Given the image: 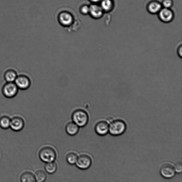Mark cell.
<instances>
[{
    "instance_id": "obj_1",
    "label": "cell",
    "mask_w": 182,
    "mask_h": 182,
    "mask_svg": "<svg viewBox=\"0 0 182 182\" xmlns=\"http://www.w3.org/2000/svg\"><path fill=\"white\" fill-rule=\"evenodd\" d=\"M39 159L45 163L56 161L57 153L53 147L47 146L40 149L38 153Z\"/></svg>"
},
{
    "instance_id": "obj_2",
    "label": "cell",
    "mask_w": 182,
    "mask_h": 182,
    "mask_svg": "<svg viewBox=\"0 0 182 182\" xmlns=\"http://www.w3.org/2000/svg\"><path fill=\"white\" fill-rule=\"evenodd\" d=\"M72 121L80 127H83L88 124L89 116L85 110L78 109L73 111L71 115Z\"/></svg>"
},
{
    "instance_id": "obj_3",
    "label": "cell",
    "mask_w": 182,
    "mask_h": 182,
    "mask_svg": "<svg viewBox=\"0 0 182 182\" xmlns=\"http://www.w3.org/2000/svg\"><path fill=\"white\" fill-rule=\"evenodd\" d=\"M93 159L91 156L87 153H82L78 155L75 165L79 169L85 170L91 168L93 164Z\"/></svg>"
},
{
    "instance_id": "obj_4",
    "label": "cell",
    "mask_w": 182,
    "mask_h": 182,
    "mask_svg": "<svg viewBox=\"0 0 182 182\" xmlns=\"http://www.w3.org/2000/svg\"><path fill=\"white\" fill-rule=\"evenodd\" d=\"M126 129V125L124 121L116 119L112 121L109 126L108 132L113 136H119L124 133Z\"/></svg>"
},
{
    "instance_id": "obj_5",
    "label": "cell",
    "mask_w": 182,
    "mask_h": 182,
    "mask_svg": "<svg viewBox=\"0 0 182 182\" xmlns=\"http://www.w3.org/2000/svg\"><path fill=\"white\" fill-rule=\"evenodd\" d=\"M59 23L64 27H69L74 23V17L69 11L63 10L60 12L58 16Z\"/></svg>"
},
{
    "instance_id": "obj_6",
    "label": "cell",
    "mask_w": 182,
    "mask_h": 182,
    "mask_svg": "<svg viewBox=\"0 0 182 182\" xmlns=\"http://www.w3.org/2000/svg\"><path fill=\"white\" fill-rule=\"evenodd\" d=\"M19 89L14 82H7L2 88V93L7 98H12L18 94Z\"/></svg>"
},
{
    "instance_id": "obj_7",
    "label": "cell",
    "mask_w": 182,
    "mask_h": 182,
    "mask_svg": "<svg viewBox=\"0 0 182 182\" xmlns=\"http://www.w3.org/2000/svg\"><path fill=\"white\" fill-rule=\"evenodd\" d=\"M160 173L162 176L167 179L173 178L176 174L174 166L172 163H166L161 165Z\"/></svg>"
},
{
    "instance_id": "obj_8",
    "label": "cell",
    "mask_w": 182,
    "mask_h": 182,
    "mask_svg": "<svg viewBox=\"0 0 182 182\" xmlns=\"http://www.w3.org/2000/svg\"><path fill=\"white\" fill-rule=\"evenodd\" d=\"M157 15L160 21L164 23H170L174 19V13L171 9L163 8Z\"/></svg>"
},
{
    "instance_id": "obj_9",
    "label": "cell",
    "mask_w": 182,
    "mask_h": 182,
    "mask_svg": "<svg viewBox=\"0 0 182 182\" xmlns=\"http://www.w3.org/2000/svg\"><path fill=\"white\" fill-rule=\"evenodd\" d=\"M14 83L18 89L21 90L29 89L31 85L30 79L28 76L25 75H18Z\"/></svg>"
},
{
    "instance_id": "obj_10",
    "label": "cell",
    "mask_w": 182,
    "mask_h": 182,
    "mask_svg": "<svg viewBox=\"0 0 182 182\" xmlns=\"http://www.w3.org/2000/svg\"><path fill=\"white\" fill-rule=\"evenodd\" d=\"M25 122L21 117L14 116L10 119V128L15 132H19L23 129Z\"/></svg>"
},
{
    "instance_id": "obj_11",
    "label": "cell",
    "mask_w": 182,
    "mask_h": 182,
    "mask_svg": "<svg viewBox=\"0 0 182 182\" xmlns=\"http://www.w3.org/2000/svg\"><path fill=\"white\" fill-rule=\"evenodd\" d=\"M95 131L97 135L104 136L108 133L109 130V125L105 121H100L95 125Z\"/></svg>"
},
{
    "instance_id": "obj_12",
    "label": "cell",
    "mask_w": 182,
    "mask_h": 182,
    "mask_svg": "<svg viewBox=\"0 0 182 182\" xmlns=\"http://www.w3.org/2000/svg\"><path fill=\"white\" fill-rule=\"evenodd\" d=\"M89 7V14L93 19H100L103 16L105 13L101 6L93 4Z\"/></svg>"
},
{
    "instance_id": "obj_13",
    "label": "cell",
    "mask_w": 182,
    "mask_h": 182,
    "mask_svg": "<svg viewBox=\"0 0 182 182\" xmlns=\"http://www.w3.org/2000/svg\"><path fill=\"white\" fill-rule=\"evenodd\" d=\"M162 8L161 4L156 1L151 2L147 7L148 12L153 15L158 14Z\"/></svg>"
},
{
    "instance_id": "obj_14",
    "label": "cell",
    "mask_w": 182,
    "mask_h": 182,
    "mask_svg": "<svg viewBox=\"0 0 182 182\" xmlns=\"http://www.w3.org/2000/svg\"><path fill=\"white\" fill-rule=\"evenodd\" d=\"M80 127L72 122L68 123L65 127L66 131L68 135L71 136L76 135L79 131Z\"/></svg>"
},
{
    "instance_id": "obj_15",
    "label": "cell",
    "mask_w": 182,
    "mask_h": 182,
    "mask_svg": "<svg viewBox=\"0 0 182 182\" xmlns=\"http://www.w3.org/2000/svg\"><path fill=\"white\" fill-rule=\"evenodd\" d=\"M58 168V165L56 161L45 163L44 170L49 174H54L56 172Z\"/></svg>"
},
{
    "instance_id": "obj_16",
    "label": "cell",
    "mask_w": 182,
    "mask_h": 182,
    "mask_svg": "<svg viewBox=\"0 0 182 182\" xmlns=\"http://www.w3.org/2000/svg\"><path fill=\"white\" fill-rule=\"evenodd\" d=\"M20 181L21 182H37L34 173L30 171L23 172L20 177Z\"/></svg>"
},
{
    "instance_id": "obj_17",
    "label": "cell",
    "mask_w": 182,
    "mask_h": 182,
    "mask_svg": "<svg viewBox=\"0 0 182 182\" xmlns=\"http://www.w3.org/2000/svg\"><path fill=\"white\" fill-rule=\"evenodd\" d=\"M17 76L16 71L12 69L7 70L4 75V80L7 82H14Z\"/></svg>"
},
{
    "instance_id": "obj_18",
    "label": "cell",
    "mask_w": 182,
    "mask_h": 182,
    "mask_svg": "<svg viewBox=\"0 0 182 182\" xmlns=\"http://www.w3.org/2000/svg\"><path fill=\"white\" fill-rule=\"evenodd\" d=\"M78 154L74 151L69 152L66 154V160L68 164L73 165L75 164L78 159Z\"/></svg>"
},
{
    "instance_id": "obj_19",
    "label": "cell",
    "mask_w": 182,
    "mask_h": 182,
    "mask_svg": "<svg viewBox=\"0 0 182 182\" xmlns=\"http://www.w3.org/2000/svg\"><path fill=\"white\" fill-rule=\"evenodd\" d=\"M47 173L43 169L36 170L34 173L37 182H45L47 179Z\"/></svg>"
},
{
    "instance_id": "obj_20",
    "label": "cell",
    "mask_w": 182,
    "mask_h": 182,
    "mask_svg": "<svg viewBox=\"0 0 182 182\" xmlns=\"http://www.w3.org/2000/svg\"><path fill=\"white\" fill-rule=\"evenodd\" d=\"M10 119L6 116H2L0 118V127L4 130L10 128Z\"/></svg>"
},
{
    "instance_id": "obj_21",
    "label": "cell",
    "mask_w": 182,
    "mask_h": 182,
    "mask_svg": "<svg viewBox=\"0 0 182 182\" xmlns=\"http://www.w3.org/2000/svg\"><path fill=\"white\" fill-rule=\"evenodd\" d=\"M101 6L104 13L111 12L113 8V3L111 0H103Z\"/></svg>"
},
{
    "instance_id": "obj_22",
    "label": "cell",
    "mask_w": 182,
    "mask_h": 182,
    "mask_svg": "<svg viewBox=\"0 0 182 182\" xmlns=\"http://www.w3.org/2000/svg\"><path fill=\"white\" fill-rule=\"evenodd\" d=\"M89 6L84 5L80 7V11L81 13L83 15H87L88 14H89Z\"/></svg>"
},
{
    "instance_id": "obj_23",
    "label": "cell",
    "mask_w": 182,
    "mask_h": 182,
    "mask_svg": "<svg viewBox=\"0 0 182 182\" xmlns=\"http://www.w3.org/2000/svg\"><path fill=\"white\" fill-rule=\"evenodd\" d=\"M173 2L172 0H164L162 3L163 8L171 9L173 5Z\"/></svg>"
},
{
    "instance_id": "obj_24",
    "label": "cell",
    "mask_w": 182,
    "mask_h": 182,
    "mask_svg": "<svg viewBox=\"0 0 182 182\" xmlns=\"http://www.w3.org/2000/svg\"><path fill=\"white\" fill-rule=\"evenodd\" d=\"M176 172L178 173H181L182 171V164L181 161L176 163L174 166Z\"/></svg>"
},
{
    "instance_id": "obj_25",
    "label": "cell",
    "mask_w": 182,
    "mask_h": 182,
    "mask_svg": "<svg viewBox=\"0 0 182 182\" xmlns=\"http://www.w3.org/2000/svg\"><path fill=\"white\" fill-rule=\"evenodd\" d=\"M177 54L179 57L182 58V45H180L177 49Z\"/></svg>"
},
{
    "instance_id": "obj_26",
    "label": "cell",
    "mask_w": 182,
    "mask_h": 182,
    "mask_svg": "<svg viewBox=\"0 0 182 182\" xmlns=\"http://www.w3.org/2000/svg\"><path fill=\"white\" fill-rule=\"evenodd\" d=\"M100 1V0H91V1L94 2H98Z\"/></svg>"
}]
</instances>
